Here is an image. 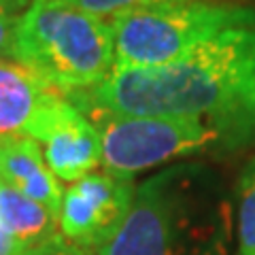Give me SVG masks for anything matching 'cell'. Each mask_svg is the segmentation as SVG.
Returning a JSON list of instances; mask_svg holds the SVG:
<instances>
[{
    "label": "cell",
    "instance_id": "1",
    "mask_svg": "<svg viewBox=\"0 0 255 255\" xmlns=\"http://www.w3.org/2000/svg\"><path fill=\"white\" fill-rule=\"evenodd\" d=\"M68 100L117 115L253 124L255 23L223 30L164 66H113L105 81Z\"/></svg>",
    "mask_w": 255,
    "mask_h": 255
},
{
    "label": "cell",
    "instance_id": "2",
    "mask_svg": "<svg viewBox=\"0 0 255 255\" xmlns=\"http://www.w3.org/2000/svg\"><path fill=\"white\" fill-rule=\"evenodd\" d=\"M232 209L219 179L172 166L134 189L126 219L96 255H228Z\"/></svg>",
    "mask_w": 255,
    "mask_h": 255
},
{
    "label": "cell",
    "instance_id": "3",
    "mask_svg": "<svg viewBox=\"0 0 255 255\" xmlns=\"http://www.w3.org/2000/svg\"><path fill=\"white\" fill-rule=\"evenodd\" d=\"M11 58L70 96L92 90L113 70V32L109 21L68 2L32 0L19 19Z\"/></svg>",
    "mask_w": 255,
    "mask_h": 255
},
{
    "label": "cell",
    "instance_id": "4",
    "mask_svg": "<svg viewBox=\"0 0 255 255\" xmlns=\"http://www.w3.org/2000/svg\"><path fill=\"white\" fill-rule=\"evenodd\" d=\"M255 23V9L202 0L142 6L109 19L115 66L155 68L183 58L223 30Z\"/></svg>",
    "mask_w": 255,
    "mask_h": 255
},
{
    "label": "cell",
    "instance_id": "5",
    "mask_svg": "<svg viewBox=\"0 0 255 255\" xmlns=\"http://www.w3.org/2000/svg\"><path fill=\"white\" fill-rule=\"evenodd\" d=\"M79 111L98 132L107 172L122 177H132L177 157L198 153L230 136L241 138L251 126L198 117L117 115L94 107H83Z\"/></svg>",
    "mask_w": 255,
    "mask_h": 255
},
{
    "label": "cell",
    "instance_id": "6",
    "mask_svg": "<svg viewBox=\"0 0 255 255\" xmlns=\"http://www.w3.org/2000/svg\"><path fill=\"white\" fill-rule=\"evenodd\" d=\"M132 177L90 172L62 191L60 234L68 243L96 251L117 232L134 198Z\"/></svg>",
    "mask_w": 255,
    "mask_h": 255
},
{
    "label": "cell",
    "instance_id": "7",
    "mask_svg": "<svg viewBox=\"0 0 255 255\" xmlns=\"http://www.w3.org/2000/svg\"><path fill=\"white\" fill-rule=\"evenodd\" d=\"M23 136L41 147L49 170L60 181L75 183L102 164L98 132L68 96L45 107L26 128Z\"/></svg>",
    "mask_w": 255,
    "mask_h": 255
},
{
    "label": "cell",
    "instance_id": "8",
    "mask_svg": "<svg viewBox=\"0 0 255 255\" xmlns=\"http://www.w3.org/2000/svg\"><path fill=\"white\" fill-rule=\"evenodd\" d=\"M62 96L26 64L0 58V138L23 136L34 117Z\"/></svg>",
    "mask_w": 255,
    "mask_h": 255
},
{
    "label": "cell",
    "instance_id": "9",
    "mask_svg": "<svg viewBox=\"0 0 255 255\" xmlns=\"http://www.w3.org/2000/svg\"><path fill=\"white\" fill-rule=\"evenodd\" d=\"M0 181L60 215V183L47 166L41 147L32 138H0Z\"/></svg>",
    "mask_w": 255,
    "mask_h": 255
},
{
    "label": "cell",
    "instance_id": "10",
    "mask_svg": "<svg viewBox=\"0 0 255 255\" xmlns=\"http://www.w3.org/2000/svg\"><path fill=\"white\" fill-rule=\"evenodd\" d=\"M0 228L17 238L26 253L62 236L58 213L41 202L30 200L28 196L19 194L2 181H0Z\"/></svg>",
    "mask_w": 255,
    "mask_h": 255
},
{
    "label": "cell",
    "instance_id": "11",
    "mask_svg": "<svg viewBox=\"0 0 255 255\" xmlns=\"http://www.w3.org/2000/svg\"><path fill=\"white\" fill-rule=\"evenodd\" d=\"M238 255H255V157L243 168L236 189Z\"/></svg>",
    "mask_w": 255,
    "mask_h": 255
},
{
    "label": "cell",
    "instance_id": "12",
    "mask_svg": "<svg viewBox=\"0 0 255 255\" xmlns=\"http://www.w3.org/2000/svg\"><path fill=\"white\" fill-rule=\"evenodd\" d=\"M62 2H68L77 6V9H83L92 15H98V17H115V15H122L134 9H142V6H153V4H166V2H185V0H62Z\"/></svg>",
    "mask_w": 255,
    "mask_h": 255
},
{
    "label": "cell",
    "instance_id": "13",
    "mask_svg": "<svg viewBox=\"0 0 255 255\" xmlns=\"http://www.w3.org/2000/svg\"><path fill=\"white\" fill-rule=\"evenodd\" d=\"M32 0H0V58H11L15 32Z\"/></svg>",
    "mask_w": 255,
    "mask_h": 255
},
{
    "label": "cell",
    "instance_id": "14",
    "mask_svg": "<svg viewBox=\"0 0 255 255\" xmlns=\"http://www.w3.org/2000/svg\"><path fill=\"white\" fill-rule=\"evenodd\" d=\"M26 255H94V253L83 249V247H77L73 243H68L64 236H58L49 243L36 247V249L28 251Z\"/></svg>",
    "mask_w": 255,
    "mask_h": 255
},
{
    "label": "cell",
    "instance_id": "15",
    "mask_svg": "<svg viewBox=\"0 0 255 255\" xmlns=\"http://www.w3.org/2000/svg\"><path fill=\"white\" fill-rule=\"evenodd\" d=\"M0 255H26L23 245L4 228H0Z\"/></svg>",
    "mask_w": 255,
    "mask_h": 255
}]
</instances>
